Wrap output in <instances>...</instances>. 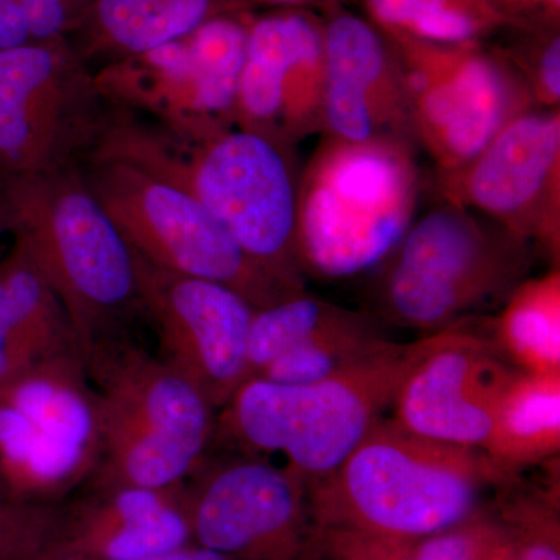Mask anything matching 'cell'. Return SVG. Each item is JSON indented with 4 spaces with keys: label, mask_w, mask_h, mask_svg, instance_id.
Returning a JSON list of instances; mask_svg holds the SVG:
<instances>
[{
    "label": "cell",
    "mask_w": 560,
    "mask_h": 560,
    "mask_svg": "<svg viewBox=\"0 0 560 560\" xmlns=\"http://www.w3.org/2000/svg\"><path fill=\"white\" fill-rule=\"evenodd\" d=\"M555 2H556V3H558V5H559V3H560V0H555Z\"/></svg>",
    "instance_id": "obj_32"
},
{
    "label": "cell",
    "mask_w": 560,
    "mask_h": 560,
    "mask_svg": "<svg viewBox=\"0 0 560 560\" xmlns=\"http://www.w3.org/2000/svg\"><path fill=\"white\" fill-rule=\"evenodd\" d=\"M109 110L72 39L0 50V178L81 167Z\"/></svg>",
    "instance_id": "obj_8"
},
{
    "label": "cell",
    "mask_w": 560,
    "mask_h": 560,
    "mask_svg": "<svg viewBox=\"0 0 560 560\" xmlns=\"http://www.w3.org/2000/svg\"><path fill=\"white\" fill-rule=\"evenodd\" d=\"M32 40L72 38L80 31L94 0H18Z\"/></svg>",
    "instance_id": "obj_24"
},
{
    "label": "cell",
    "mask_w": 560,
    "mask_h": 560,
    "mask_svg": "<svg viewBox=\"0 0 560 560\" xmlns=\"http://www.w3.org/2000/svg\"><path fill=\"white\" fill-rule=\"evenodd\" d=\"M35 364L36 361L25 348L10 318L2 283H0V386L13 381Z\"/></svg>",
    "instance_id": "obj_26"
},
{
    "label": "cell",
    "mask_w": 560,
    "mask_h": 560,
    "mask_svg": "<svg viewBox=\"0 0 560 560\" xmlns=\"http://www.w3.org/2000/svg\"><path fill=\"white\" fill-rule=\"evenodd\" d=\"M27 20L18 0H0V50L31 43Z\"/></svg>",
    "instance_id": "obj_29"
},
{
    "label": "cell",
    "mask_w": 560,
    "mask_h": 560,
    "mask_svg": "<svg viewBox=\"0 0 560 560\" xmlns=\"http://www.w3.org/2000/svg\"><path fill=\"white\" fill-rule=\"evenodd\" d=\"M191 528L202 548L241 555L282 539L300 514L305 482L257 456L202 460Z\"/></svg>",
    "instance_id": "obj_18"
},
{
    "label": "cell",
    "mask_w": 560,
    "mask_h": 560,
    "mask_svg": "<svg viewBox=\"0 0 560 560\" xmlns=\"http://www.w3.org/2000/svg\"><path fill=\"white\" fill-rule=\"evenodd\" d=\"M324 132L348 142L396 140L418 149L404 69L378 33L355 16L324 32Z\"/></svg>",
    "instance_id": "obj_17"
},
{
    "label": "cell",
    "mask_w": 560,
    "mask_h": 560,
    "mask_svg": "<svg viewBox=\"0 0 560 560\" xmlns=\"http://www.w3.org/2000/svg\"><path fill=\"white\" fill-rule=\"evenodd\" d=\"M246 39L248 25L228 14L160 49L103 65L95 79L110 105L179 135H212L235 125Z\"/></svg>",
    "instance_id": "obj_11"
},
{
    "label": "cell",
    "mask_w": 560,
    "mask_h": 560,
    "mask_svg": "<svg viewBox=\"0 0 560 560\" xmlns=\"http://www.w3.org/2000/svg\"><path fill=\"white\" fill-rule=\"evenodd\" d=\"M108 490L98 511V552L106 560H142L178 550L190 525L172 501L176 489L101 485Z\"/></svg>",
    "instance_id": "obj_21"
},
{
    "label": "cell",
    "mask_w": 560,
    "mask_h": 560,
    "mask_svg": "<svg viewBox=\"0 0 560 560\" xmlns=\"http://www.w3.org/2000/svg\"><path fill=\"white\" fill-rule=\"evenodd\" d=\"M0 224H2V223H0Z\"/></svg>",
    "instance_id": "obj_33"
},
{
    "label": "cell",
    "mask_w": 560,
    "mask_h": 560,
    "mask_svg": "<svg viewBox=\"0 0 560 560\" xmlns=\"http://www.w3.org/2000/svg\"><path fill=\"white\" fill-rule=\"evenodd\" d=\"M90 160L117 161L200 202L250 260L294 291H305L296 253L300 173L293 150L234 127L184 136L110 106Z\"/></svg>",
    "instance_id": "obj_1"
},
{
    "label": "cell",
    "mask_w": 560,
    "mask_h": 560,
    "mask_svg": "<svg viewBox=\"0 0 560 560\" xmlns=\"http://www.w3.org/2000/svg\"><path fill=\"white\" fill-rule=\"evenodd\" d=\"M497 349L458 324L422 338L390 420L423 440L485 451L501 394L517 372Z\"/></svg>",
    "instance_id": "obj_14"
},
{
    "label": "cell",
    "mask_w": 560,
    "mask_h": 560,
    "mask_svg": "<svg viewBox=\"0 0 560 560\" xmlns=\"http://www.w3.org/2000/svg\"><path fill=\"white\" fill-rule=\"evenodd\" d=\"M411 31L423 39L463 44L474 38L477 33V22L466 11L445 7L419 18L411 25Z\"/></svg>",
    "instance_id": "obj_25"
},
{
    "label": "cell",
    "mask_w": 560,
    "mask_h": 560,
    "mask_svg": "<svg viewBox=\"0 0 560 560\" xmlns=\"http://www.w3.org/2000/svg\"><path fill=\"white\" fill-rule=\"evenodd\" d=\"M94 390L79 353L66 352L0 386V485L54 495L91 480L101 464Z\"/></svg>",
    "instance_id": "obj_10"
},
{
    "label": "cell",
    "mask_w": 560,
    "mask_h": 560,
    "mask_svg": "<svg viewBox=\"0 0 560 560\" xmlns=\"http://www.w3.org/2000/svg\"><path fill=\"white\" fill-rule=\"evenodd\" d=\"M560 451V374L518 371L501 394L485 452L515 475Z\"/></svg>",
    "instance_id": "obj_20"
},
{
    "label": "cell",
    "mask_w": 560,
    "mask_h": 560,
    "mask_svg": "<svg viewBox=\"0 0 560 560\" xmlns=\"http://www.w3.org/2000/svg\"><path fill=\"white\" fill-rule=\"evenodd\" d=\"M420 340L388 341L348 370L307 385L253 377L215 416L213 440L238 455H282L305 485L329 477L388 410Z\"/></svg>",
    "instance_id": "obj_3"
},
{
    "label": "cell",
    "mask_w": 560,
    "mask_h": 560,
    "mask_svg": "<svg viewBox=\"0 0 560 560\" xmlns=\"http://www.w3.org/2000/svg\"><path fill=\"white\" fill-rule=\"evenodd\" d=\"M142 560H226V556L219 555V552L210 551L208 548L201 550H173L164 552V555L153 556V558Z\"/></svg>",
    "instance_id": "obj_30"
},
{
    "label": "cell",
    "mask_w": 560,
    "mask_h": 560,
    "mask_svg": "<svg viewBox=\"0 0 560 560\" xmlns=\"http://www.w3.org/2000/svg\"><path fill=\"white\" fill-rule=\"evenodd\" d=\"M415 149L323 135L298 187L296 253L304 275L355 278L393 256L418 219Z\"/></svg>",
    "instance_id": "obj_4"
},
{
    "label": "cell",
    "mask_w": 560,
    "mask_h": 560,
    "mask_svg": "<svg viewBox=\"0 0 560 560\" xmlns=\"http://www.w3.org/2000/svg\"><path fill=\"white\" fill-rule=\"evenodd\" d=\"M0 223L60 300L80 357L143 316L135 254L81 167L0 178Z\"/></svg>",
    "instance_id": "obj_2"
},
{
    "label": "cell",
    "mask_w": 560,
    "mask_h": 560,
    "mask_svg": "<svg viewBox=\"0 0 560 560\" xmlns=\"http://www.w3.org/2000/svg\"><path fill=\"white\" fill-rule=\"evenodd\" d=\"M522 560H560L558 548L551 544H533L523 552Z\"/></svg>",
    "instance_id": "obj_31"
},
{
    "label": "cell",
    "mask_w": 560,
    "mask_h": 560,
    "mask_svg": "<svg viewBox=\"0 0 560 560\" xmlns=\"http://www.w3.org/2000/svg\"><path fill=\"white\" fill-rule=\"evenodd\" d=\"M470 547L467 534L442 530L423 541L416 560H470Z\"/></svg>",
    "instance_id": "obj_28"
},
{
    "label": "cell",
    "mask_w": 560,
    "mask_h": 560,
    "mask_svg": "<svg viewBox=\"0 0 560 560\" xmlns=\"http://www.w3.org/2000/svg\"><path fill=\"white\" fill-rule=\"evenodd\" d=\"M324 33L302 14H271L248 25L235 125L293 150L324 132Z\"/></svg>",
    "instance_id": "obj_16"
},
{
    "label": "cell",
    "mask_w": 560,
    "mask_h": 560,
    "mask_svg": "<svg viewBox=\"0 0 560 560\" xmlns=\"http://www.w3.org/2000/svg\"><path fill=\"white\" fill-rule=\"evenodd\" d=\"M364 313L341 307L311 337L278 357L257 377L287 385H307L368 359L388 342Z\"/></svg>",
    "instance_id": "obj_23"
},
{
    "label": "cell",
    "mask_w": 560,
    "mask_h": 560,
    "mask_svg": "<svg viewBox=\"0 0 560 560\" xmlns=\"http://www.w3.org/2000/svg\"><path fill=\"white\" fill-rule=\"evenodd\" d=\"M416 560V559H415Z\"/></svg>",
    "instance_id": "obj_34"
},
{
    "label": "cell",
    "mask_w": 560,
    "mask_h": 560,
    "mask_svg": "<svg viewBox=\"0 0 560 560\" xmlns=\"http://www.w3.org/2000/svg\"><path fill=\"white\" fill-rule=\"evenodd\" d=\"M495 345L518 371L560 374L559 268L511 291L495 323Z\"/></svg>",
    "instance_id": "obj_22"
},
{
    "label": "cell",
    "mask_w": 560,
    "mask_h": 560,
    "mask_svg": "<svg viewBox=\"0 0 560 560\" xmlns=\"http://www.w3.org/2000/svg\"><path fill=\"white\" fill-rule=\"evenodd\" d=\"M401 69L416 142L438 173L463 167L511 120L539 108L521 73L485 55L416 57Z\"/></svg>",
    "instance_id": "obj_15"
},
{
    "label": "cell",
    "mask_w": 560,
    "mask_h": 560,
    "mask_svg": "<svg viewBox=\"0 0 560 560\" xmlns=\"http://www.w3.org/2000/svg\"><path fill=\"white\" fill-rule=\"evenodd\" d=\"M370 5L383 24L411 28L419 18L448 7V0H370Z\"/></svg>",
    "instance_id": "obj_27"
},
{
    "label": "cell",
    "mask_w": 560,
    "mask_h": 560,
    "mask_svg": "<svg viewBox=\"0 0 560 560\" xmlns=\"http://www.w3.org/2000/svg\"><path fill=\"white\" fill-rule=\"evenodd\" d=\"M135 265L143 318L160 342L158 357L219 411L248 377L256 308L221 283L161 270L138 254Z\"/></svg>",
    "instance_id": "obj_12"
},
{
    "label": "cell",
    "mask_w": 560,
    "mask_h": 560,
    "mask_svg": "<svg viewBox=\"0 0 560 560\" xmlns=\"http://www.w3.org/2000/svg\"><path fill=\"white\" fill-rule=\"evenodd\" d=\"M81 173L140 259L230 287L256 311L302 293L250 260L200 202L171 184L117 161L90 160Z\"/></svg>",
    "instance_id": "obj_9"
},
{
    "label": "cell",
    "mask_w": 560,
    "mask_h": 560,
    "mask_svg": "<svg viewBox=\"0 0 560 560\" xmlns=\"http://www.w3.org/2000/svg\"><path fill=\"white\" fill-rule=\"evenodd\" d=\"M515 475L485 452L423 440L378 420L318 486L364 526L390 537H431L470 517L482 489Z\"/></svg>",
    "instance_id": "obj_6"
},
{
    "label": "cell",
    "mask_w": 560,
    "mask_h": 560,
    "mask_svg": "<svg viewBox=\"0 0 560 560\" xmlns=\"http://www.w3.org/2000/svg\"><path fill=\"white\" fill-rule=\"evenodd\" d=\"M101 425L98 485L175 489L198 470L213 440L217 411L189 382L130 335L80 357Z\"/></svg>",
    "instance_id": "obj_5"
},
{
    "label": "cell",
    "mask_w": 560,
    "mask_h": 560,
    "mask_svg": "<svg viewBox=\"0 0 560 560\" xmlns=\"http://www.w3.org/2000/svg\"><path fill=\"white\" fill-rule=\"evenodd\" d=\"M242 0H94L72 36L83 60L105 65L138 57L175 43L217 18L228 16Z\"/></svg>",
    "instance_id": "obj_19"
},
{
    "label": "cell",
    "mask_w": 560,
    "mask_h": 560,
    "mask_svg": "<svg viewBox=\"0 0 560 560\" xmlns=\"http://www.w3.org/2000/svg\"><path fill=\"white\" fill-rule=\"evenodd\" d=\"M438 175L442 201L495 221L559 260V108L525 110L474 160Z\"/></svg>",
    "instance_id": "obj_13"
},
{
    "label": "cell",
    "mask_w": 560,
    "mask_h": 560,
    "mask_svg": "<svg viewBox=\"0 0 560 560\" xmlns=\"http://www.w3.org/2000/svg\"><path fill=\"white\" fill-rule=\"evenodd\" d=\"M533 243L474 210L442 201L411 224L386 260L382 301L404 327L440 331L506 300L528 271Z\"/></svg>",
    "instance_id": "obj_7"
}]
</instances>
